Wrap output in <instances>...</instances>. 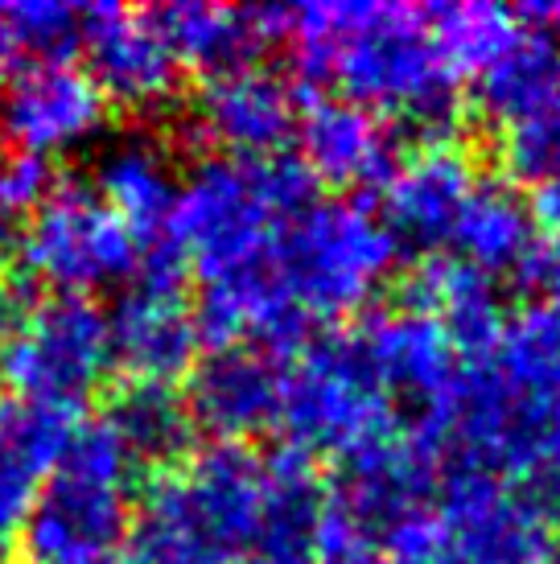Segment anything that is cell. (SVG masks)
<instances>
[{"instance_id": "1", "label": "cell", "mask_w": 560, "mask_h": 564, "mask_svg": "<svg viewBox=\"0 0 560 564\" xmlns=\"http://www.w3.org/2000/svg\"><path fill=\"white\" fill-rule=\"evenodd\" d=\"M297 70L310 83H338L375 116L417 124L429 141H457L462 99L429 30V13L400 0H313L284 9Z\"/></svg>"}, {"instance_id": "2", "label": "cell", "mask_w": 560, "mask_h": 564, "mask_svg": "<svg viewBox=\"0 0 560 564\" xmlns=\"http://www.w3.org/2000/svg\"><path fill=\"white\" fill-rule=\"evenodd\" d=\"M313 203V177L297 158H211L190 173L170 215V248L206 289L268 268L280 231Z\"/></svg>"}, {"instance_id": "3", "label": "cell", "mask_w": 560, "mask_h": 564, "mask_svg": "<svg viewBox=\"0 0 560 564\" xmlns=\"http://www.w3.org/2000/svg\"><path fill=\"white\" fill-rule=\"evenodd\" d=\"M268 457L248 445H206L149 486L120 564H231L260 540Z\"/></svg>"}, {"instance_id": "4", "label": "cell", "mask_w": 560, "mask_h": 564, "mask_svg": "<svg viewBox=\"0 0 560 564\" xmlns=\"http://www.w3.org/2000/svg\"><path fill=\"white\" fill-rule=\"evenodd\" d=\"M396 260L400 243L375 206L358 198H313L280 231L268 268L256 276L313 326L363 310L396 272Z\"/></svg>"}, {"instance_id": "5", "label": "cell", "mask_w": 560, "mask_h": 564, "mask_svg": "<svg viewBox=\"0 0 560 564\" xmlns=\"http://www.w3.org/2000/svg\"><path fill=\"white\" fill-rule=\"evenodd\" d=\"M137 462L108 424H78L21 535L33 564H120Z\"/></svg>"}, {"instance_id": "6", "label": "cell", "mask_w": 560, "mask_h": 564, "mask_svg": "<svg viewBox=\"0 0 560 564\" xmlns=\"http://www.w3.org/2000/svg\"><path fill=\"white\" fill-rule=\"evenodd\" d=\"M277 424L289 433V449L338 462L400 429L391 395L363 362L355 334H326L297 350V362L284 371Z\"/></svg>"}, {"instance_id": "7", "label": "cell", "mask_w": 560, "mask_h": 564, "mask_svg": "<svg viewBox=\"0 0 560 564\" xmlns=\"http://www.w3.org/2000/svg\"><path fill=\"white\" fill-rule=\"evenodd\" d=\"M111 371L108 314L99 301L54 293L21 314L0 350V376L25 404L75 412Z\"/></svg>"}, {"instance_id": "8", "label": "cell", "mask_w": 560, "mask_h": 564, "mask_svg": "<svg viewBox=\"0 0 560 564\" xmlns=\"http://www.w3.org/2000/svg\"><path fill=\"white\" fill-rule=\"evenodd\" d=\"M17 251L37 281L75 297L132 281L140 268L137 231L83 182H58L50 189L25 223Z\"/></svg>"}, {"instance_id": "9", "label": "cell", "mask_w": 560, "mask_h": 564, "mask_svg": "<svg viewBox=\"0 0 560 564\" xmlns=\"http://www.w3.org/2000/svg\"><path fill=\"white\" fill-rule=\"evenodd\" d=\"M437 519L445 535V564H552L560 499L478 470H453Z\"/></svg>"}, {"instance_id": "10", "label": "cell", "mask_w": 560, "mask_h": 564, "mask_svg": "<svg viewBox=\"0 0 560 564\" xmlns=\"http://www.w3.org/2000/svg\"><path fill=\"white\" fill-rule=\"evenodd\" d=\"M108 334L111 362H120L132 383H170L190 371L203 338L182 293V256L170 243L140 256L132 289L108 317Z\"/></svg>"}, {"instance_id": "11", "label": "cell", "mask_w": 560, "mask_h": 564, "mask_svg": "<svg viewBox=\"0 0 560 564\" xmlns=\"http://www.w3.org/2000/svg\"><path fill=\"white\" fill-rule=\"evenodd\" d=\"M108 124V99L75 63L21 66L0 95V128L13 149L54 158L91 144Z\"/></svg>"}, {"instance_id": "12", "label": "cell", "mask_w": 560, "mask_h": 564, "mask_svg": "<svg viewBox=\"0 0 560 564\" xmlns=\"http://www.w3.org/2000/svg\"><path fill=\"white\" fill-rule=\"evenodd\" d=\"M83 50L91 63L95 87L108 104L132 111L165 108L182 87V63L161 37L149 13H132L120 4H87Z\"/></svg>"}, {"instance_id": "13", "label": "cell", "mask_w": 560, "mask_h": 564, "mask_svg": "<svg viewBox=\"0 0 560 564\" xmlns=\"http://www.w3.org/2000/svg\"><path fill=\"white\" fill-rule=\"evenodd\" d=\"M338 507L367 532H384L391 519L429 507V495L441 474V449L420 429H391L388 437L363 445L338 462Z\"/></svg>"}, {"instance_id": "14", "label": "cell", "mask_w": 560, "mask_h": 564, "mask_svg": "<svg viewBox=\"0 0 560 564\" xmlns=\"http://www.w3.org/2000/svg\"><path fill=\"white\" fill-rule=\"evenodd\" d=\"M297 116L293 83L251 63L206 83L194 99V137L239 161L277 158L297 132Z\"/></svg>"}, {"instance_id": "15", "label": "cell", "mask_w": 560, "mask_h": 564, "mask_svg": "<svg viewBox=\"0 0 560 564\" xmlns=\"http://www.w3.org/2000/svg\"><path fill=\"white\" fill-rule=\"evenodd\" d=\"M355 343L363 362L379 379V388L417 404L420 421H429L457 388V376H462L457 350L445 338V329L412 305L367 317L355 329Z\"/></svg>"}, {"instance_id": "16", "label": "cell", "mask_w": 560, "mask_h": 564, "mask_svg": "<svg viewBox=\"0 0 560 564\" xmlns=\"http://www.w3.org/2000/svg\"><path fill=\"white\" fill-rule=\"evenodd\" d=\"M478 186L474 161L457 141H424L384 177V223L400 248L433 251L450 243L457 215Z\"/></svg>"}, {"instance_id": "17", "label": "cell", "mask_w": 560, "mask_h": 564, "mask_svg": "<svg viewBox=\"0 0 560 564\" xmlns=\"http://www.w3.org/2000/svg\"><path fill=\"white\" fill-rule=\"evenodd\" d=\"M284 367L268 350L248 343L215 346V355L198 362L190 376V421L206 429L223 445H239L244 437L265 433L280 416Z\"/></svg>"}, {"instance_id": "18", "label": "cell", "mask_w": 560, "mask_h": 564, "mask_svg": "<svg viewBox=\"0 0 560 564\" xmlns=\"http://www.w3.org/2000/svg\"><path fill=\"white\" fill-rule=\"evenodd\" d=\"M153 25L170 42L173 58L211 79L251 66L256 54L284 33V9L260 4H218V0H173L153 9Z\"/></svg>"}, {"instance_id": "19", "label": "cell", "mask_w": 560, "mask_h": 564, "mask_svg": "<svg viewBox=\"0 0 560 564\" xmlns=\"http://www.w3.org/2000/svg\"><path fill=\"white\" fill-rule=\"evenodd\" d=\"M301 165L330 186H367L396 170V132L346 95L313 99L301 116Z\"/></svg>"}, {"instance_id": "20", "label": "cell", "mask_w": 560, "mask_h": 564, "mask_svg": "<svg viewBox=\"0 0 560 564\" xmlns=\"http://www.w3.org/2000/svg\"><path fill=\"white\" fill-rule=\"evenodd\" d=\"M405 305L433 317L453 343L457 359L470 362H483L507 326L495 281L470 268L466 260H450V256H433L412 272Z\"/></svg>"}, {"instance_id": "21", "label": "cell", "mask_w": 560, "mask_h": 564, "mask_svg": "<svg viewBox=\"0 0 560 564\" xmlns=\"http://www.w3.org/2000/svg\"><path fill=\"white\" fill-rule=\"evenodd\" d=\"M91 189L140 236L170 223L182 177L173 170V153L161 137L120 132L99 149Z\"/></svg>"}, {"instance_id": "22", "label": "cell", "mask_w": 560, "mask_h": 564, "mask_svg": "<svg viewBox=\"0 0 560 564\" xmlns=\"http://www.w3.org/2000/svg\"><path fill=\"white\" fill-rule=\"evenodd\" d=\"M322 516H326V495L310 457L280 449L268 457V507L260 540L231 564H313Z\"/></svg>"}, {"instance_id": "23", "label": "cell", "mask_w": 560, "mask_h": 564, "mask_svg": "<svg viewBox=\"0 0 560 564\" xmlns=\"http://www.w3.org/2000/svg\"><path fill=\"white\" fill-rule=\"evenodd\" d=\"M474 83H478V108L486 120H495L498 128L528 120L560 91V37L531 25Z\"/></svg>"}, {"instance_id": "24", "label": "cell", "mask_w": 560, "mask_h": 564, "mask_svg": "<svg viewBox=\"0 0 560 564\" xmlns=\"http://www.w3.org/2000/svg\"><path fill=\"white\" fill-rule=\"evenodd\" d=\"M450 243L462 251L470 268H478L486 276L515 272L536 243L528 203L507 182H478L457 215Z\"/></svg>"}, {"instance_id": "25", "label": "cell", "mask_w": 560, "mask_h": 564, "mask_svg": "<svg viewBox=\"0 0 560 564\" xmlns=\"http://www.w3.org/2000/svg\"><path fill=\"white\" fill-rule=\"evenodd\" d=\"M137 466H173L190 449L194 421L170 383H128L104 421Z\"/></svg>"}, {"instance_id": "26", "label": "cell", "mask_w": 560, "mask_h": 564, "mask_svg": "<svg viewBox=\"0 0 560 564\" xmlns=\"http://www.w3.org/2000/svg\"><path fill=\"white\" fill-rule=\"evenodd\" d=\"M429 30L441 50V58L457 79H478L486 66L498 63L515 37L524 33L519 13L486 0H462V4H437L429 9Z\"/></svg>"}, {"instance_id": "27", "label": "cell", "mask_w": 560, "mask_h": 564, "mask_svg": "<svg viewBox=\"0 0 560 564\" xmlns=\"http://www.w3.org/2000/svg\"><path fill=\"white\" fill-rule=\"evenodd\" d=\"M486 359L531 392L560 395V305L531 301L519 314H511Z\"/></svg>"}, {"instance_id": "28", "label": "cell", "mask_w": 560, "mask_h": 564, "mask_svg": "<svg viewBox=\"0 0 560 564\" xmlns=\"http://www.w3.org/2000/svg\"><path fill=\"white\" fill-rule=\"evenodd\" d=\"M87 4L71 0H17L0 9V30L9 50H25L33 63H71V50L83 46Z\"/></svg>"}, {"instance_id": "29", "label": "cell", "mask_w": 560, "mask_h": 564, "mask_svg": "<svg viewBox=\"0 0 560 564\" xmlns=\"http://www.w3.org/2000/svg\"><path fill=\"white\" fill-rule=\"evenodd\" d=\"M498 161L511 173L515 182H548L560 173V91L548 99L545 108L519 120V124L503 128L498 141Z\"/></svg>"}, {"instance_id": "30", "label": "cell", "mask_w": 560, "mask_h": 564, "mask_svg": "<svg viewBox=\"0 0 560 564\" xmlns=\"http://www.w3.org/2000/svg\"><path fill=\"white\" fill-rule=\"evenodd\" d=\"M42 474H46L42 462H33L13 437L0 433V561H9V552L30 528V516L42 495Z\"/></svg>"}, {"instance_id": "31", "label": "cell", "mask_w": 560, "mask_h": 564, "mask_svg": "<svg viewBox=\"0 0 560 564\" xmlns=\"http://www.w3.org/2000/svg\"><path fill=\"white\" fill-rule=\"evenodd\" d=\"M375 544L384 564H445L441 519L429 507L391 519L384 532H375Z\"/></svg>"}, {"instance_id": "32", "label": "cell", "mask_w": 560, "mask_h": 564, "mask_svg": "<svg viewBox=\"0 0 560 564\" xmlns=\"http://www.w3.org/2000/svg\"><path fill=\"white\" fill-rule=\"evenodd\" d=\"M58 186L50 158L25 153V149H4L0 153V219L9 215H33Z\"/></svg>"}, {"instance_id": "33", "label": "cell", "mask_w": 560, "mask_h": 564, "mask_svg": "<svg viewBox=\"0 0 560 564\" xmlns=\"http://www.w3.org/2000/svg\"><path fill=\"white\" fill-rule=\"evenodd\" d=\"M313 564H384L379 561V544L367 528H358L355 519L343 516L338 507H330L317 528V544H313Z\"/></svg>"}, {"instance_id": "34", "label": "cell", "mask_w": 560, "mask_h": 564, "mask_svg": "<svg viewBox=\"0 0 560 564\" xmlns=\"http://www.w3.org/2000/svg\"><path fill=\"white\" fill-rule=\"evenodd\" d=\"M524 289H536L545 293V301L560 305V243H548V239H536L531 251L524 256V264L515 268Z\"/></svg>"}, {"instance_id": "35", "label": "cell", "mask_w": 560, "mask_h": 564, "mask_svg": "<svg viewBox=\"0 0 560 564\" xmlns=\"http://www.w3.org/2000/svg\"><path fill=\"white\" fill-rule=\"evenodd\" d=\"M528 210H531V227L545 231L548 243H560V173L536 186Z\"/></svg>"}, {"instance_id": "36", "label": "cell", "mask_w": 560, "mask_h": 564, "mask_svg": "<svg viewBox=\"0 0 560 564\" xmlns=\"http://www.w3.org/2000/svg\"><path fill=\"white\" fill-rule=\"evenodd\" d=\"M519 21H531V25H540V30H552L560 37V0H540V4H524V9H515Z\"/></svg>"}, {"instance_id": "37", "label": "cell", "mask_w": 560, "mask_h": 564, "mask_svg": "<svg viewBox=\"0 0 560 564\" xmlns=\"http://www.w3.org/2000/svg\"><path fill=\"white\" fill-rule=\"evenodd\" d=\"M17 322H21V305H17L13 289H9V284H0V350H4L9 338H13Z\"/></svg>"}, {"instance_id": "38", "label": "cell", "mask_w": 560, "mask_h": 564, "mask_svg": "<svg viewBox=\"0 0 560 564\" xmlns=\"http://www.w3.org/2000/svg\"><path fill=\"white\" fill-rule=\"evenodd\" d=\"M13 251H17L13 227H9V219H0V284H4V272H9V260H13Z\"/></svg>"}, {"instance_id": "39", "label": "cell", "mask_w": 560, "mask_h": 564, "mask_svg": "<svg viewBox=\"0 0 560 564\" xmlns=\"http://www.w3.org/2000/svg\"><path fill=\"white\" fill-rule=\"evenodd\" d=\"M552 564H560V519L557 528H552Z\"/></svg>"}, {"instance_id": "40", "label": "cell", "mask_w": 560, "mask_h": 564, "mask_svg": "<svg viewBox=\"0 0 560 564\" xmlns=\"http://www.w3.org/2000/svg\"><path fill=\"white\" fill-rule=\"evenodd\" d=\"M4 58H9V42H4V30H0V83H4Z\"/></svg>"}, {"instance_id": "41", "label": "cell", "mask_w": 560, "mask_h": 564, "mask_svg": "<svg viewBox=\"0 0 560 564\" xmlns=\"http://www.w3.org/2000/svg\"><path fill=\"white\" fill-rule=\"evenodd\" d=\"M0 412H4V408H0Z\"/></svg>"}]
</instances>
